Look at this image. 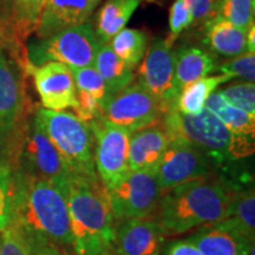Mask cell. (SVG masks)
I'll use <instances>...</instances> for the list:
<instances>
[{"label":"cell","instance_id":"obj_1","mask_svg":"<svg viewBox=\"0 0 255 255\" xmlns=\"http://www.w3.org/2000/svg\"><path fill=\"white\" fill-rule=\"evenodd\" d=\"M11 223L23 233L27 241L72 248L68 189L49 181L26 176L14 169Z\"/></svg>","mask_w":255,"mask_h":255},{"label":"cell","instance_id":"obj_2","mask_svg":"<svg viewBox=\"0 0 255 255\" xmlns=\"http://www.w3.org/2000/svg\"><path fill=\"white\" fill-rule=\"evenodd\" d=\"M233 190L220 178H203L164 190L155 219L165 235H178L225 219Z\"/></svg>","mask_w":255,"mask_h":255},{"label":"cell","instance_id":"obj_3","mask_svg":"<svg viewBox=\"0 0 255 255\" xmlns=\"http://www.w3.org/2000/svg\"><path fill=\"white\" fill-rule=\"evenodd\" d=\"M68 207L77 255H115L116 219L100 180L70 177Z\"/></svg>","mask_w":255,"mask_h":255},{"label":"cell","instance_id":"obj_4","mask_svg":"<svg viewBox=\"0 0 255 255\" xmlns=\"http://www.w3.org/2000/svg\"><path fill=\"white\" fill-rule=\"evenodd\" d=\"M169 139H180L205 154L220 180L231 189H239L253 183L250 175H239L233 170L237 162L232 156V133L212 111L203 109L197 115L181 114L175 104L169 107L159 121Z\"/></svg>","mask_w":255,"mask_h":255},{"label":"cell","instance_id":"obj_5","mask_svg":"<svg viewBox=\"0 0 255 255\" xmlns=\"http://www.w3.org/2000/svg\"><path fill=\"white\" fill-rule=\"evenodd\" d=\"M6 156L12 168L18 173L49 181L63 189H68L71 171L41 129L34 113L24 119Z\"/></svg>","mask_w":255,"mask_h":255},{"label":"cell","instance_id":"obj_6","mask_svg":"<svg viewBox=\"0 0 255 255\" xmlns=\"http://www.w3.org/2000/svg\"><path fill=\"white\" fill-rule=\"evenodd\" d=\"M34 116L66 162L72 176L100 180L95 168L94 135L89 123L75 114L44 108H38Z\"/></svg>","mask_w":255,"mask_h":255},{"label":"cell","instance_id":"obj_7","mask_svg":"<svg viewBox=\"0 0 255 255\" xmlns=\"http://www.w3.org/2000/svg\"><path fill=\"white\" fill-rule=\"evenodd\" d=\"M100 43L92 23L65 28L46 38H34L28 43L27 58L33 66L58 62L70 68L92 66Z\"/></svg>","mask_w":255,"mask_h":255},{"label":"cell","instance_id":"obj_8","mask_svg":"<svg viewBox=\"0 0 255 255\" xmlns=\"http://www.w3.org/2000/svg\"><path fill=\"white\" fill-rule=\"evenodd\" d=\"M105 190L116 221L151 218L163 194L152 170H129L122 180Z\"/></svg>","mask_w":255,"mask_h":255},{"label":"cell","instance_id":"obj_9","mask_svg":"<svg viewBox=\"0 0 255 255\" xmlns=\"http://www.w3.org/2000/svg\"><path fill=\"white\" fill-rule=\"evenodd\" d=\"M89 126L94 135L96 173L105 189H110L130 170L129 139L131 132L103 116L92 121Z\"/></svg>","mask_w":255,"mask_h":255},{"label":"cell","instance_id":"obj_10","mask_svg":"<svg viewBox=\"0 0 255 255\" xmlns=\"http://www.w3.org/2000/svg\"><path fill=\"white\" fill-rule=\"evenodd\" d=\"M165 108L139 82L131 83L108 101L103 117L129 132L158 123Z\"/></svg>","mask_w":255,"mask_h":255},{"label":"cell","instance_id":"obj_11","mask_svg":"<svg viewBox=\"0 0 255 255\" xmlns=\"http://www.w3.org/2000/svg\"><path fill=\"white\" fill-rule=\"evenodd\" d=\"M25 92L19 66L0 47V155H7L24 122Z\"/></svg>","mask_w":255,"mask_h":255},{"label":"cell","instance_id":"obj_12","mask_svg":"<svg viewBox=\"0 0 255 255\" xmlns=\"http://www.w3.org/2000/svg\"><path fill=\"white\" fill-rule=\"evenodd\" d=\"M216 174L215 165L205 154L180 139H169L156 169L163 191L191 181L215 177Z\"/></svg>","mask_w":255,"mask_h":255},{"label":"cell","instance_id":"obj_13","mask_svg":"<svg viewBox=\"0 0 255 255\" xmlns=\"http://www.w3.org/2000/svg\"><path fill=\"white\" fill-rule=\"evenodd\" d=\"M138 82L163 104H175L178 89L175 83V51L167 38H155L139 64Z\"/></svg>","mask_w":255,"mask_h":255},{"label":"cell","instance_id":"obj_14","mask_svg":"<svg viewBox=\"0 0 255 255\" xmlns=\"http://www.w3.org/2000/svg\"><path fill=\"white\" fill-rule=\"evenodd\" d=\"M34 87L44 109L64 111L77 107V89L71 69L65 64L49 62L39 66L28 63Z\"/></svg>","mask_w":255,"mask_h":255},{"label":"cell","instance_id":"obj_15","mask_svg":"<svg viewBox=\"0 0 255 255\" xmlns=\"http://www.w3.org/2000/svg\"><path fill=\"white\" fill-rule=\"evenodd\" d=\"M165 237L156 219L120 220V225L116 223L115 255H161Z\"/></svg>","mask_w":255,"mask_h":255},{"label":"cell","instance_id":"obj_16","mask_svg":"<svg viewBox=\"0 0 255 255\" xmlns=\"http://www.w3.org/2000/svg\"><path fill=\"white\" fill-rule=\"evenodd\" d=\"M232 133V156L235 162L248 158L255 149V116L228 104L218 92L209 96L205 104Z\"/></svg>","mask_w":255,"mask_h":255},{"label":"cell","instance_id":"obj_17","mask_svg":"<svg viewBox=\"0 0 255 255\" xmlns=\"http://www.w3.org/2000/svg\"><path fill=\"white\" fill-rule=\"evenodd\" d=\"M187 239L203 255H250L254 246L253 240L226 220L201 226Z\"/></svg>","mask_w":255,"mask_h":255},{"label":"cell","instance_id":"obj_18","mask_svg":"<svg viewBox=\"0 0 255 255\" xmlns=\"http://www.w3.org/2000/svg\"><path fill=\"white\" fill-rule=\"evenodd\" d=\"M102 0H45L37 38H46L90 21L91 15Z\"/></svg>","mask_w":255,"mask_h":255},{"label":"cell","instance_id":"obj_19","mask_svg":"<svg viewBox=\"0 0 255 255\" xmlns=\"http://www.w3.org/2000/svg\"><path fill=\"white\" fill-rule=\"evenodd\" d=\"M169 144V137L161 123L152 124L130 133V170L156 171Z\"/></svg>","mask_w":255,"mask_h":255},{"label":"cell","instance_id":"obj_20","mask_svg":"<svg viewBox=\"0 0 255 255\" xmlns=\"http://www.w3.org/2000/svg\"><path fill=\"white\" fill-rule=\"evenodd\" d=\"M205 43L212 52L225 58H234L247 52V31L216 15L203 25Z\"/></svg>","mask_w":255,"mask_h":255},{"label":"cell","instance_id":"obj_21","mask_svg":"<svg viewBox=\"0 0 255 255\" xmlns=\"http://www.w3.org/2000/svg\"><path fill=\"white\" fill-rule=\"evenodd\" d=\"M142 0H107L94 18L96 38L100 45L109 44L111 39L126 28Z\"/></svg>","mask_w":255,"mask_h":255},{"label":"cell","instance_id":"obj_22","mask_svg":"<svg viewBox=\"0 0 255 255\" xmlns=\"http://www.w3.org/2000/svg\"><path fill=\"white\" fill-rule=\"evenodd\" d=\"M216 59L209 51L196 46H183L175 51V83L178 91L207 77L216 70Z\"/></svg>","mask_w":255,"mask_h":255},{"label":"cell","instance_id":"obj_23","mask_svg":"<svg viewBox=\"0 0 255 255\" xmlns=\"http://www.w3.org/2000/svg\"><path fill=\"white\" fill-rule=\"evenodd\" d=\"M5 9V28L14 37L26 39L37 31L45 0H2Z\"/></svg>","mask_w":255,"mask_h":255},{"label":"cell","instance_id":"obj_24","mask_svg":"<svg viewBox=\"0 0 255 255\" xmlns=\"http://www.w3.org/2000/svg\"><path fill=\"white\" fill-rule=\"evenodd\" d=\"M94 66L100 72L111 97L133 83L135 69L120 58L109 44L100 45Z\"/></svg>","mask_w":255,"mask_h":255},{"label":"cell","instance_id":"obj_25","mask_svg":"<svg viewBox=\"0 0 255 255\" xmlns=\"http://www.w3.org/2000/svg\"><path fill=\"white\" fill-rule=\"evenodd\" d=\"M231 77L226 75L207 76L199 81L186 85L178 92L175 108L184 115H197L205 109V104L209 96L221 84L231 81Z\"/></svg>","mask_w":255,"mask_h":255},{"label":"cell","instance_id":"obj_26","mask_svg":"<svg viewBox=\"0 0 255 255\" xmlns=\"http://www.w3.org/2000/svg\"><path fill=\"white\" fill-rule=\"evenodd\" d=\"M251 240H255V194L253 184L233 191L225 219Z\"/></svg>","mask_w":255,"mask_h":255},{"label":"cell","instance_id":"obj_27","mask_svg":"<svg viewBox=\"0 0 255 255\" xmlns=\"http://www.w3.org/2000/svg\"><path fill=\"white\" fill-rule=\"evenodd\" d=\"M109 45L121 59L135 69L148 50L149 33L137 28H123L111 39Z\"/></svg>","mask_w":255,"mask_h":255},{"label":"cell","instance_id":"obj_28","mask_svg":"<svg viewBox=\"0 0 255 255\" xmlns=\"http://www.w3.org/2000/svg\"><path fill=\"white\" fill-rule=\"evenodd\" d=\"M13 203V169L6 155H0V233L9 226Z\"/></svg>","mask_w":255,"mask_h":255},{"label":"cell","instance_id":"obj_29","mask_svg":"<svg viewBox=\"0 0 255 255\" xmlns=\"http://www.w3.org/2000/svg\"><path fill=\"white\" fill-rule=\"evenodd\" d=\"M70 69H71L73 79H75L76 89L87 91L92 96H95L97 101L100 102L102 109H103L104 105L111 98V95L100 72L96 70L94 65Z\"/></svg>","mask_w":255,"mask_h":255},{"label":"cell","instance_id":"obj_30","mask_svg":"<svg viewBox=\"0 0 255 255\" xmlns=\"http://www.w3.org/2000/svg\"><path fill=\"white\" fill-rule=\"evenodd\" d=\"M255 0H221L219 17L247 31L254 24Z\"/></svg>","mask_w":255,"mask_h":255},{"label":"cell","instance_id":"obj_31","mask_svg":"<svg viewBox=\"0 0 255 255\" xmlns=\"http://www.w3.org/2000/svg\"><path fill=\"white\" fill-rule=\"evenodd\" d=\"M219 94L228 104L238 108L248 115L255 116V84L240 82L221 89Z\"/></svg>","mask_w":255,"mask_h":255},{"label":"cell","instance_id":"obj_32","mask_svg":"<svg viewBox=\"0 0 255 255\" xmlns=\"http://www.w3.org/2000/svg\"><path fill=\"white\" fill-rule=\"evenodd\" d=\"M215 71L228 76L232 79L242 78L245 82L254 83L255 81V53L245 52L242 55L231 58L227 62L216 66Z\"/></svg>","mask_w":255,"mask_h":255},{"label":"cell","instance_id":"obj_33","mask_svg":"<svg viewBox=\"0 0 255 255\" xmlns=\"http://www.w3.org/2000/svg\"><path fill=\"white\" fill-rule=\"evenodd\" d=\"M194 24L193 14L184 0H175L169 9V43L174 41L181 33Z\"/></svg>","mask_w":255,"mask_h":255},{"label":"cell","instance_id":"obj_34","mask_svg":"<svg viewBox=\"0 0 255 255\" xmlns=\"http://www.w3.org/2000/svg\"><path fill=\"white\" fill-rule=\"evenodd\" d=\"M0 255H32L23 233L12 223L0 233Z\"/></svg>","mask_w":255,"mask_h":255},{"label":"cell","instance_id":"obj_35","mask_svg":"<svg viewBox=\"0 0 255 255\" xmlns=\"http://www.w3.org/2000/svg\"><path fill=\"white\" fill-rule=\"evenodd\" d=\"M76 94H77V107L73 110L78 119L90 123L103 116V109L95 96L83 90H77Z\"/></svg>","mask_w":255,"mask_h":255},{"label":"cell","instance_id":"obj_36","mask_svg":"<svg viewBox=\"0 0 255 255\" xmlns=\"http://www.w3.org/2000/svg\"><path fill=\"white\" fill-rule=\"evenodd\" d=\"M193 14L194 24L205 25L218 15L221 0H184Z\"/></svg>","mask_w":255,"mask_h":255},{"label":"cell","instance_id":"obj_37","mask_svg":"<svg viewBox=\"0 0 255 255\" xmlns=\"http://www.w3.org/2000/svg\"><path fill=\"white\" fill-rule=\"evenodd\" d=\"M161 255H203L188 239L173 240L164 245Z\"/></svg>","mask_w":255,"mask_h":255},{"label":"cell","instance_id":"obj_38","mask_svg":"<svg viewBox=\"0 0 255 255\" xmlns=\"http://www.w3.org/2000/svg\"><path fill=\"white\" fill-rule=\"evenodd\" d=\"M27 241V240H26ZM32 255H64L58 246L49 242L27 241Z\"/></svg>","mask_w":255,"mask_h":255},{"label":"cell","instance_id":"obj_39","mask_svg":"<svg viewBox=\"0 0 255 255\" xmlns=\"http://www.w3.org/2000/svg\"><path fill=\"white\" fill-rule=\"evenodd\" d=\"M246 45H247V52H254L255 51V25L254 24L247 30Z\"/></svg>","mask_w":255,"mask_h":255},{"label":"cell","instance_id":"obj_40","mask_svg":"<svg viewBox=\"0 0 255 255\" xmlns=\"http://www.w3.org/2000/svg\"><path fill=\"white\" fill-rule=\"evenodd\" d=\"M5 30L6 28L4 27V24H1L0 23V45H1L2 44V41H4V36H5ZM1 47V46H0Z\"/></svg>","mask_w":255,"mask_h":255},{"label":"cell","instance_id":"obj_41","mask_svg":"<svg viewBox=\"0 0 255 255\" xmlns=\"http://www.w3.org/2000/svg\"><path fill=\"white\" fill-rule=\"evenodd\" d=\"M148 1H151V0H148Z\"/></svg>","mask_w":255,"mask_h":255}]
</instances>
